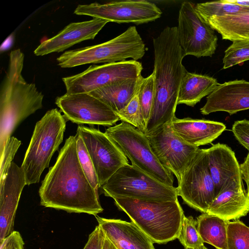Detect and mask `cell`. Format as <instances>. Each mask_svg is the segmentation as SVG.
Wrapping results in <instances>:
<instances>
[{"instance_id": "6da1fadb", "label": "cell", "mask_w": 249, "mask_h": 249, "mask_svg": "<svg viewBox=\"0 0 249 249\" xmlns=\"http://www.w3.org/2000/svg\"><path fill=\"white\" fill-rule=\"evenodd\" d=\"M39 195L40 204L45 207L95 216L103 211L98 191L91 186L81 167L75 136L66 140L41 182Z\"/></svg>"}, {"instance_id": "7a4b0ae2", "label": "cell", "mask_w": 249, "mask_h": 249, "mask_svg": "<svg viewBox=\"0 0 249 249\" xmlns=\"http://www.w3.org/2000/svg\"><path fill=\"white\" fill-rule=\"evenodd\" d=\"M154 95L145 134L170 123L175 116L181 82L187 71L176 26L166 27L153 39Z\"/></svg>"}, {"instance_id": "3957f363", "label": "cell", "mask_w": 249, "mask_h": 249, "mask_svg": "<svg viewBox=\"0 0 249 249\" xmlns=\"http://www.w3.org/2000/svg\"><path fill=\"white\" fill-rule=\"evenodd\" d=\"M24 54L19 49L11 52L0 92V158L17 126L43 107L42 93L21 75Z\"/></svg>"}, {"instance_id": "277c9868", "label": "cell", "mask_w": 249, "mask_h": 249, "mask_svg": "<svg viewBox=\"0 0 249 249\" xmlns=\"http://www.w3.org/2000/svg\"><path fill=\"white\" fill-rule=\"evenodd\" d=\"M113 199L118 208L126 213L154 243L166 244L178 238L184 215L178 200Z\"/></svg>"}, {"instance_id": "5b68a950", "label": "cell", "mask_w": 249, "mask_h": 249, "mask_svg": "<svg viewBox=\"0 0 249 249\" xmlns=\"http://www.w3.org/2000/svg\"><path fill=\"white\" fill-rule=\"evenodd\" d=\"M66 119L57 109L48 110L38 121L21 166L26 185L39 181L44 169L63 142Z\"/></svg>"}, {"instance_id": "8992f818", "label": "cell", "mask_w": 249, "mask_h": 249, "mask_svg": "<svg viewBox=\"0 0 249 249\" xmlns=\"http://www.w3.org/2000/svg\"><path fill=\"white\" fill-rule=\"evenodd\" d=\"M145 44L134 26L107 42L68 51L57 58L62 68L87 64L112 63L132 58L137 61L145 54Z\"/></svg>"}, {"instance_id": "52a82bcc", "label": "cell", "mask_w": 249, "mask_h": 249, "mask_svg": "<svg viewBox=\"0 0 249 249\" xmlns=\"http://www.w3.org/2000/svg\"><path fill=\"white\" fill-rule=\"evenodd\" d=\"M100 188L106 196L112 198L172 201L178 200V196L177 187L167 185L129 163L118 169Z\"/></svg>"}, {"instance_id": "ba28073f", "label": "cell", "mask_w": 249, "mask_h": 249, "mask_svg": "<svg viewBox=\"0 0 249 249\" xmlns=\"http://www.w3.org/2000/svg\"><path fill=\"white\" fill-rule=\"evenodd\" d=\"M105 133L130 160L132 165L160 181L173 186V174L159 162L146 134L123 122L109 127Z\"/></svg>"}, {"instance_id": "9c48e42d", "label": "cell", "mask_w": 249, "mask_h": 249, "mask_svg": "<svg viewBox=\"0 0 249 249\" xmlns=\"http://www.w3.org/2000/svg\"><path fill=\"white\" fill-rule=\"evenodd\" d=\"M177 36L184 56H212L217 46L214 30L198 14L195 5L183 2L179 10Z\"/></svg>"}, {"instance_id": "30bf717a", "label": "cell", "mask_w": 249, "mask_h": 249, "mask_svg": "<svg viewBox=\"0 0 249 249\" xmlns=\"http://www.w3.org/2000/svg\"><path fill=\"white\" fill-rule=\"evenodd\" d=\"M178 196L190 207L206 213L216 196L208 164L206 149H198L178 182Z\"/></svg>"}, {"instance_id": "8fae6325", "label": "cell", "mask_w": 249, "mask_h": 249, "mask_svg": "<svg viewBox=\"0 0 249 249\" xmlns=\"http://www.w3.org/2000/svg\"><path fill=\"white\" fill-rule=\"evenodd\" d=\"M142 64L130 60L91 65L78 74L62 78L67 93H89L118 81L141 76Z\"/></svg>"}, {"instance_id": "7c38bea8", "label": "cell", "mask_w": 249, "mask_h": 249, "mask_svg": "<svg viewBox=\"0 0 249 249\" xmlns=\"http://www.w3.org/2000/svg\"><path fill=\"white\" fill-rule=\"evenodd\" d=\"M74 13L86 15L118 23H146L160 18L162 12L157 5L144 0L111 1L105 4L96 2L79 4Z\"/></svg>"}, {"instance_id": "4fadbf2b", "label": "cell", "mask_w": 249, "mask_h": 249, "mask_svg": "<svg viewBox=\"0 0 249 249\" xmlns=\"http://www.w3.org/2000/svg\"><path fill=\"white\" fill-rule=\"evenodd\" d=\"M152 150L160 164L171 171L179 182L185 169L192 160L198 147L180 137L171 122L146 135Z\"/></svg>"}, {"instance_id": "5bb4252c", "label": "cell", "mask_w": 249, "mask_h": 249, "mask_svg": "<svg viewBox=\"0 0 249 249\" xmlns=\"http://www.w3.org/2000/svg\"><path fill=\"white\" fill-rule=\"evenodd\" d=\"M82 137L93 162L100 188L121 167L128 163L122 150L106 134L92 127L79 125Z\"/></svg>"}, {"instance_id": "9a60e30c", "label": "cell", "mask_w": 249, "mask_h": 249, "mask_svg": "<svg viewBox=\"0 0 249 249\" xmlns=\"http://www.w3.org/2000/svg\"><path fill=\"white\" fill-rule=\"evenodd\" d=\"M55 104L67 121L77 124L112 126L119 121L107 105L89 93H67L57 97Z\"/></svg>"}, {"instance_id": "2e32d148", "label": "cell", "mask_w": 249, "mask_h": 249, "mask_svg": "<svg viewBox=\"0 0 249 249\" xmlns=\"http://www.w3.org/2000/svg\"><path fill=\"white\" fill-rule=\"evenodd\" d=\"M206 152L216 196L227 190H243L240 165L231 148L218 143L206 149Z\"/></svg>"}, {"instance_id": "e0dca14e", "label": "cell", "mask_w": 249, "mask_h": 249, "mask_svg": "<svg viewBox=\"0 0 249 249\" xmlns=\"http://www.w3.org/2000/svg\"><path fill=\"white\" fill-rule=\"evenodd\" d=\"M249 109V81L235 80L219 84L207 97L200 110L207 115L213 112L224 111L230 115Z\"/></svg>"}, {"instance_id": "ac0fdd59", "label": "cell", "mask_w": 249, "mask_h": 249, "mask_svg": "<svg viewBox=\"0 0 249 249\" xmlns=\"http://www.w3.org/2000/svg\"><path fill=\"white\" fill-rule=\"evenodd\" d=\"M26 185L24 172L13 161L0 186V240L13 232L21 194Z\"/></svg>"}, {"instance_id": "d6986e66", "label": "cell", "mask_w": 249, "mask_h": 249, "mask_svg": "<svg viewBox=\"0 0 249 249\" xmlns=\"http://www.w3.org/2000/svg\"><path fill=\"white\" fill-rule=\"evenodd\" d=\"M108 22L103 19L93 18L90 20L71 23L55 36L41 42L35 50L34 53L36 56H42L61 52L83 41L93 39Z\"/></svg>"}, {"instance_id": "ffe728a7", "label": "cell", "mask_w": 249, "mask_h": 249, "mask_svg": "<svg viewBox=\"0 0 249 249\" xmlns=\"http://www.w3.org/2000/svg\"><path fill=\"white\" fill-rule=\"evenodd\" d=\"M95 217L106 237L117 249H155L154 243L133 222Z\"/></svg>"}, {"instance_id": "44dd1931", "label": "cell", "mask_w": 249, "mask_h": 249, "mask_svg": "<svg viewBox=\"0 0 249 249\" xmlns=\"http://www.w3.org/2000/svg\"><path fill=\"white\" fill-rule=\"evenodd\" d=\"M174 131L187 143L196 147L211 143L226 128L222 123L176 117L171 122Z\"/></svg>"}, {"instance_id": "7402d4cb", "label": "cell", "mask_w": 249, "mask_h": 249, "mask_svg": "<svg viewBox=\"0 0 249 249\" xmlns=\"http://www.w3.org/2000/svg\"><path fill=\"white\" fill-rule=\"evenodd\" d=\"M249 213V196L244 189H229L218 194L207 211L226 221L238 220Z\"/></svg>"}, {"instance_id": "603a6c76", "label": "cell", "mask_w": 249, "mask_h": 249, "mask_svg": "<svg viewBox=\"0 0 249 249\" xmlns=\"http://www.w3.org/2000/svg\"><path fill=\"white\" fill-rule=\"evenodd\" d=\"M142 77L141 75L137 78L118 81L89 93L117 113L126 107L137 93Z\"/></svg>"}, {"instance_id": "cb8c5ba5", "label": "cell", "mask_w": 249, "mask_h": 249, "mask_svg": "<svg viewBox=\"0 0 249 249\" xmlns=\"http://www.w3.org/2000/svg\"><path fill=\"white\" fill-rule=\"evenodd\" d=\"M219 85L215 78L186 71L181 82L178 105L194 107L203 97L210 94Z\"/></svg>"}, {"instance_id": "d4e9b609", "label": "cell", "mask_w": 249, "mask_h": 249, "mask_svg": "<svg viewBox=\"0 0 249 249\" xmlns=\"http://www.w3.org/2000/svg\"><path fill=\"white\" fill-rule=\"evenodd\" d=\"M223 39L249 40V12L212 17L203 19Z\"/></svg>"}, {"instance_id": "484cf974", "label": "cell", "mask_w": 249, "mask_h": 249, "mask_svg": "<svg viewBox=\"0 0 249 249\" xmlns=\"http://www.w3.org/2000/svg\"><path fill=\"white\" fill-rule=\"evenodd\" d=\"M197 228L204 243L216 249H228V221L216 215L202 213L196 220Z\"/></svg>"}, {"instance_id": "4316f807", "label": "cell", "mask_w": 249, "mask_h": 249, "mask_svg": "<svg viewBox=\"0 0 249 249\" xmlns=\"http://www.w3.org/2000/svg\"><path fill=\"white\" fill-rule=\"evenodd\" d=\"M195 8L203 19L249 12V7L229 3L225 0L198 3L195 5Z\"/></svg>"}, {"instance_id": "83f0119b", "label": "cell", "mask_w": 249, "mask_h": 249, "mask_svg": "<svg viewBox=\"0 0 249 249\" xmlns=\"http://www.w3.org/2000/svg\"><path fill=\"white\" fill-rule=\"evenodd\" d=\"M141 122L144 130L150 117L154 95V72L144 78L142 76L138 90Z\"/></svg>"}, {"instance_id": "f1b7e54d", "label": "cell", "mask_w": 249, "mask_h": 249, "mask_svg": "<svg viewBox=\"0 0 249 249\" xmlns=\"http://www.w3.org/2000/svg\"><path fill=\"white\" fill-rule=\"evenodd\" d=\"M228 249H249V227L239 220L229 221Z\"/></svg>"}, {"instance_id": "f546056e", "label": "cell", "mask_w": 249, "mask_h": 249, "mask_svg": "<svg viewBox=\"0 0 249 249\" xmlns=\"http://www.w3.org/2000/svg\"><path fill=\"white\" fill-rule=\"evenodd\" d=\"M178 239L185 249H196L204 245L197 230L196 220L192 216H183Z\"/></svg>"}, {"instance_id": "4dcf8cb0", "label": "cell", "mask_w": 249, "mask_h": 249, "mask_svg": "<svg viewBox=\"0 0 249 249\" xmlns=\"http://www.w3.org/2000/svg\"><path fill=\"white\" fill-rule=\"evenodd\" d=\"M75 138L76 152L81 167L91 186L98 191L100 186L97 176L84 142L77 132Z\"/></svg>"}, {"instance_id": "1f68e13d", "label": "cell", "mask_w": 249, "mask_h": 249, "mask_svg": "<svg viewBox=\"0 0 249 249\" xmlns=\"http://www.w3.org/2000/svg\"><path fill=\"white\" fill-rule=\"evenodd\" d=\"M249 60V40H234L225 51L223 69Z\"/></svg>"}, {"instance_id": "d6a6232c", "label": "cell", "mask_w": 249, "mask_h": 249, "mask_svg": "<svg viewBox=\"0 0 249 249\" xmlns=\"http://www.w3.org/2000/svg\"><path fill=\"white\" fill-rule=\"evenodd\" d=\"M116 114L122 122L130 124L144 133L141 122V108L138 92L127 106Z\"/></svg>"}, {"instance_id": "836d02e7", "label": "cell", "mask_w": 249, "mask_h": 249, "mask_svg": "<svg viewBox=\"0 0 249 249\" xmlns=\"http://www.w3.org/2000/svg\"><path fill=\"white\" fill-rule=\"evenodd\" d=\"M21 142L15 137H11L7 141L0 157V186L2 185L16 153Z\"/></svg>"}, {"instance_id": "e575fe53", "label": "cell", "mask_w": 249, "mask_h": 249, "mask_svg": "<svg viewBox=\"0 0 249 249\" xmlns=\"http://www.w3.org/2000/svg\"><path fill=\"white\" fill-rule=\"evenodd\" d=\"M231 130L236 139L249 153V120L244 119L235 121Z\"/></svg>"}, {"instance_id": "d590c367", "label": "cell", "mask_w": 249, "mask_h": 249, "mask_svg": "<svg viewBox=\"0 0 249 249\" xmlns=\"http://www.w3.org/2000/svg\"><path fill=\"white\" fill-rule=\"evenodd\" d=\"M105 235L99 226H97L89 235L88 240L83 249H103Z\"/></svg>"}, {"instance_id": "8d00e7d4", "label": "cell", "mask_w": 249, "mask_h": 249, "mask_svg": "<svg viewBox=\"0 0 249 249\" xmlns=\"http://www.w3.org/2000/svg\"><path fill=\"white\" fill-rule=\"evenodd\" d=\"M0 249H23L24 242L19 232L13 231L0 240Z\"/></svg>"}, {"instance_id": "74e56055", "label": "cell", "mask_w": 249, "mask_h": 249, "mask_svg": "<svg viewBox=\"0 0 249 249\" xmlns=\"http://www.w3.org/2000/svg\"><path fill=\"white\" fill-rule=\"evenodd\" d=\"M240 165L242 179L246 183L247 186V192L249 196V153Z\"/></svg>"}, {"instance_id": "f35d334b", "label": "cell", "mask_w": 249, "mask_h": 249, "mask_svg": "<svg viewBox=\"0 0 249 249\" xmlns=\"http://www.w3.org/2000/svg\"><path fill=\"white\" fill-rule=\"evenodd\" d=\"M226 2L242 5L243 6L249 7V0H225Z\"/></svg>"}, {"instance_id": "ab89813d", "label": "cell", "mask_w": 249, "mask_h": 249, "mask_svg": "<svg viewBox=\"0 0 249 249\" xmlns=\"http://www.w3.org/2000/svg\"><path fill=\"white\" fill-rule=\"evenodd\" d=\"M103 249H117L111 242L107 238H105Z\"/></svg>"}, {"instance_id": "60d3db41", "label": "cell", "mask_w": 249, "mask_h": 249, "mask_svg": "<svg viewBox=\"0 0 249 249\" xmlns=\"http://www.w3.org/2000/svg\"><path fill=\"white\" fill-rule=\"evenodd\" d=\"M208 249L204 245H203L199 248H198L196 249Z\"/></svg>"}]
</instances>
